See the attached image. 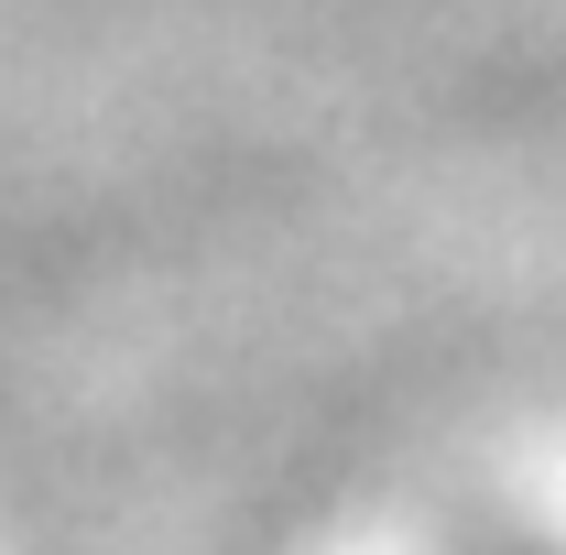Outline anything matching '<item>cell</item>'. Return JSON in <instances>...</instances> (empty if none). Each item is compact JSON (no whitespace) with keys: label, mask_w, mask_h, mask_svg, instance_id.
<instances>
[{"label":"cell","mask_w":566,"mask_h":555,"mask_svg":"<svg viewBox=\"0 0 566 555\" xmlns=\"http://www.w3.org/2000/svg\"><path fill=\"white\" fill-rule=\"evenodd\" d=\"M491 555H566V545H491Z\"/></svg>","instance_id":"cell-1"}]
</instances>
